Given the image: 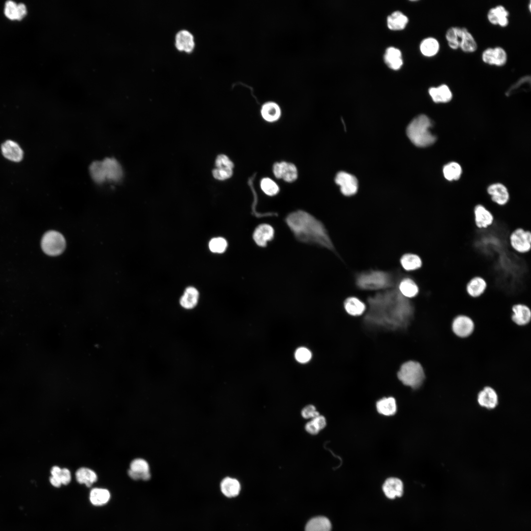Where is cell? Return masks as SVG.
Returning a JSON list of instances; mask_svg holds the SVG:
<instances>
[{
  "label": "cell",
  "instance_id": "cell-1",
  "mask_svg": "<svg viewBox=\"0 0 531 531\" xmlns=\"http://www.w3.org/2000/svg\"><path fill=\"white\" fill-rule=\"evenodd\" d=\"M367 302L369 310L365 316L366 321L389 329L405 327L413 314L412 302L400 293L397 284L369 296Z\"/></svg>",
  "mask_w": 531,
  "mask_h": 531
},
{
  "label": "cell",
  "instance_id": "cell-2",
  "mask_svg": "<svg viewBox=\"0 0 531 531\" xmlns=\"http://www.w3.org/2000/svg\"><path fill=\"white\" fill-rule=\"evenodd\" d=\"M285 222L299 241L335 251L324 225L310 213L301 210L293 212L287 215Z\"/></svg>",
  "mask_w": 531,
  "mask_h": 531
},
{
  "label": "cell",
  "instance_id": "cell-3",
  "mask_svg": "<svg viewBox=\"0 0 531 531\" xmlns=\"http://www.w3.org/2000/svg\"><path fill=\"white\" fill-rule=\"evenodd\" d=\"M402 276L399 272L369 269L357 273L355 284L360 290L382 291L394 287Z\"/></svg>",
  "mask_w": 531,
  "mask_h": 531
},
{
  "label": "cell",
  "instance_id": "cell-4",
  "mask_svg": "<svg viewBox=\"0 0 531 531\" xmlns=\"http://www.w3.org/2000/svg\"><path fill=\"white\" fill-rule=\"evenodd\" d=\"M432 121L425 115L413 118L407 128V135L410 141L418 147H426L434 144L436 137L430 131Z\"/></svg>",
  "mask_w": 531,
  "mask_h": 531
},
{
  "label": "cell",
  "instance_id": "cell-5",
  "mask_svg": "<svg viewBox=\"0 0 531 531\" xmlns=\"http://www.w3.org/2000/svg\"><path fill=\"white\" fill-rule=\"evenodd\" d=\"M397 377L404 385L413 389L420 387L425 378L421 364L413 360L407 361L401 366Z\"/></svg>",
  "mask_w": 531,
  "mask_h": 531
},
{
  "label": "cell",
  "instance_id": "cell-6",
  "mask_svg": "<svg viewBox=\"0 0 531 531\" xmlns=\"http://www.w3.org/2000/svg\"><path fill=\"white\" fill-rule=\"evenodd\" d=\"M510 249L515 254L523 256L531 252V232L522 227L512 230L508 236Z\"/></svg>",
  "mask_w": 531,
  "mask_h": 531
},
{
  "label": "cell",
  "instance_id": "cell-7",
  "mask_svg": "<svg viewBox=\"0 0 531 531\" xmlns=\"http://www.w3.org/2000/svg\"><path fill=\"white\" fill-rule=\"evenodd\" d=\"M66 240L59 232L51 230L43 236L41 246L43 252L51 256H57L62 254L66 248Z\"/></svg>",
  "mask_w": 531,
  "mask_h": 531
},
{
  "label": "cell",
  "instance_id": "cell-8",
  "mask_svg": "<svg viewBox=\"0 0 531 531\" xmlns=\"http://www.w3.org/2000/svg\"><path fill=\"white\" fill-rule=\"evenodd\" d=\"M473 223L478 230H485L491 227L495 222V214L484 205L478 204L472 209Z\"/></svg>",
  "mask_w": 531,
  "mask_h": 531
},
{
  "label": "cell",
  "instance_id": "cell-9",
  "mask_svg": "<svg viewBox=\"0 0 531 531\" xmlns=\"http://www.w3.org/2000/svg\"><path fill=\"white\" fill-rule=\"evenodd\" d=\"M481 59L488 65L502 67L507 62V54L502 47H488L483 51Z\"/></svg>",
  "mask_w": 531,
  "mask_h": 531
},
{
  "label": "cell",
  "instance_id": "cell-10",
  "mask_svg": "<svg viewBox=\"0 0 531 531\" xmlns=\"http://www.w3.org/2000/svg\"><path fill=\"white\" fill-rule=\"evenodd\" d=\"M335 181L340 186L341 193L346 196H353L357 191V180L354 176L349 173L339 172L336 176Z\"/></svg>",
  "mask_w": 531,
  "mask_h": 531
},
{
  "label": "cell",
  "instance_id": "cell-11",
  "mask_svg": "<svg viewBox=\"0 0 531 531\" xmlns=\"http://www.w3.org/2000/svg\"><path fill=\"white\" fill-rule=\"evenodd\" d=\"M452 330L453 333L460 338H466L471 335L474 328V324L472 320L466 315H459L456 317L452 323Z\"/></svg>",
  "mask_w": 531,
  "mask_h": 531
},
{
  "label": "cell",
  "instance_id": "cell-12",
  "mask_svg": "<svg viewBox=\"0 0 531 531\" xmlns=\"http://www.w3.org/2000/svg\"><path fill=\"white\" fill-rule=\"evenodd\" d=\"M488 287V283L486 279L477 275L472 276L467 281L465 291L470 297L477 298L485 294Z\"/></svg>",
  "mask_w": 531,
  "mask_h": 531
},
{
  "label": "cell",
  "instance_id": "cell-13",
  "mask_svg": "<svg viewBox=\"0 0 531 531\" xmlns=\"http://www.w3.org/2000/svg\"><path fill=\"white\" fill-rule=\"evenodd\" d=\"M106 180L117 182L123 177V171L121 165L115 158L107 157L102 160Z\"/></svg>",
  "mask_w": 531,
  "mask_h": 531
},
{
  "label": "cell",
  "instance_id": "cell-14",
  "mask_svg": "<svg viewBox=\"0 0 531 531\" xmlns=\"http://www.w3.org/2000/svg\"><path fill=\"white\" fill-rule=\"evenodd\" d=\"M273 172L277 178L289 182L295 181L297 177V169L291 163L284 161L275 163L273 166Z\"/></svg>",
  "mask_w": 531,
  "mask_h": 531
},
{
  "label": "cell",
  "instance_id": "cell-15",
  "mask_svg": "<svg viewBox=\"0 0 531 531\" xmlns=\"http://www.w3.org/2000/svg\"><path fill=\"white\" fill-rule=\"evenodd\" d=\"M175 46L179 51L187 54L192 53L195 47L193 34L186 30H179L175 35Z\"/></svg>",
  "mask_w": 531,
  "mask_h": 531
},
{
  "label": "cell",
  "instance_id": "cell-16",
  "mask_svg": "<svg viewBox=\"0 0 531 531\" xmlns=\"http://www.w3.org/2000/svg\"><path fill=\"white\" fill-rule=\"evenodd\" d=\"M128 473L134 480H148L151 476L148 463L141 458L135 459L131 462Z\"/></svg>",
  "mask_w": 531,
  "mask_h": 531
},
{
  "label": "cell",
  "instance_id": "cell-17",
  "mask_svg": "<svg viewBox=\"0 0 531 531\" xmlns=\"http://www.w3.org/2000/svg\"><path fill=\"white\" fill-rule=\"evenodd\" d=\"M509 11L504 6L498 5L488 10L487 18L492 25L505 28L509 24Z\"/></svg>",
  "mask_w": 531,
  "mask_h": 531
},
{
  "label": "cell",
  "instance_id": "cell-18",
  "mask_svg": "<svg viewBox=\"0 0 531 531\" xmlns=\"http://www.w3.org/2000/svg\"><path fill=\"white\" fill-rule=\"evenodd\" d=\"M487 192L493 202L499 206H504L510 199L508 189L503 184L497 183L490 185L487 188Z\"/></svg>",
  "mask_w": 531,
  "mask_h": 531
},
{
  "label": "cell",
  "instance_id": "cell-19",
  "mask_svg": "<svg viewBox=\"0 0 531 531\" xmlns=\"http://www.w3.org/2000/svg\"><path fill=\"white\" fill-rule=\"evenodd\" d=\"M400 293L407 298L416 296L419 293V288L416 281L411 276L403 275L397 283Z\"/></svg>",
  "mask_w": 531,
  "mask_h": 531
},
{
  "label": "cell",
  "instance_id": "cell-20",
  "mask_svg": "<svg viewBox=\"0 0 531 531\" xmlns=\"http://www.w3.org/2000/svg\"><path fill=\"white\" fill-rule=\"evenodd\" d=\"M274 234V229L271 226L267 224H262L255 229L253 238L258 246L265 247L267 242L272 239Z\"/></svg>",
  "mask_w": 531,
  "mask_h": 531
},
{
  "label": "cell",
  "instance_id": "cell-21",
  "mask_svg": "<svg viewBox=\"0 0 531 531\" xmlns=\"http://www.w3.org/2000/svg\"><path fill=\"white\" fill-rule=\"evenodd\" d=\"M428 92L432 100L436 103L450 102L453 97L452 92L449 86L445 84L429 88Z\"/></svg>",
  "mask_w": 531,
  "mask_h": 531
},
{
  "label": "cell",
  "instance_id": "cell-22",
  "mask_svg": "<svg viewBox=\"0 0 531 531\" xmlns=\"http://www.w3.org/2000/svg\"><path fill=\"white\" fill-rule=\"evenodd\" d=\"M512 320L517 325L524 326L531 321V310L527 305L523 303L515 304L512 306Z\"/></svg>",
  "mask_w": 531,
  "mask_h": 531
},
{
  "label": "cell",
  "instance_id": "cell-23",
  "mask_svg": "<svg viewBox=\"0 0 531 531\" xmlns=\"http://www.w3.org/2000/svg\"><path fill=\"white\" fill-rule=\"evenodd\" d=\"M385 495L389 499H393L401 497L403 493V484L402 481L396 477L387 479L383 486Z\"/></svg>",
  "mask_w": 531,
  "mask_h": 531
},
{
  "label": "cell",
  "instance_id": "cell-24",
  "mask_svg": "<svg viewBox=\"0 0 531 531\" xmlns=\"http://www.w3.org/2000/svg\"><path fill=\"white\" fill-rule=\"evenodd\" d=\"M402 268L408 271H413L422 268L423 262L421 257L418 254L408 253L403 254L400 259Z\"/></svg>",
  "mask_w": 531,
  "mask_h": 531
},
{
  "label": "cell",
  "instance_id": "cell-25",
  "mask_svg": "<svg viewBox=\"0 0 531 531\" xmlns=\"http://www.w3.org/2000/svg\"><path fill=\"white\" fill-rule=\"evenodd\" d=\"M477 400L480 406L488 409H493L498 404V395L493 388L486 386L478 393Z\"/></svg>",
  "mask_w": 531,
  "mask_h": 531
},
{
  "label": "cell",
  "instance_id": "cell-26",
  "mask_svg": "<svg viewBox=\"0 0 531 531\" xmlns=\"http://www.w3.org/2000/svg\"><path fill=\"white\" fill-rule=\"evenodd\" d=\"M1 151L7 159L18 162L22 160L23 152L20 146L15 142L8 140L1 146Z\"/></svg>",
  "mask_w": 531,
  "mask_h": 531
},
{
  "label": "cell",
  "instance_id": "cell-27",
  "mask_svg": "<svg viewBox=\"0 0 531 531\" xmlns=\"http://www.w3.org/2000/svg\"><path fill=\"white\" fill-rule=\"evenodd\" d=\"M241 487L239 482L236 479L230 477L224 478L220 483V490L222 493L228 498H233L237 496L240 491Z\"/></svg>",
  "mask_w": 531,
  "mask_h": 531
},
{
  "label": "cell",
  "instance_id": "cell-28",
  "mask_svg": "<svg viewBox=\"0 0 531 531\" xmlns=\"http://www.w3.org/2000/svg\"><path fill=\"white\" fill-rule=\"evenodd\" d=\"M199 293L193 287H188L185 290L179 299V303L183 308L190 310L194 308L197 304Z\"/></svg>",
  "mask_w": 531,
  "mask_h": 531
},
{
  "label": "cell",
  "instance_id": "cell-29",
  "mask_svg": "<svg viewBox=\"0 0 531 531\" xmlns=\"http://www.w3.org/2000/svg\"><path fill=\"white\" fill-rule=\"evenodd\" d=\"M344 307L347 313L353 316L363 314L366 309L365 303L355 296L347 297L344 302Z\"/></svg>",
  "mask_w": 531,
  "mask_h": 531
},
{
  "label": "cell",
  "instance_id": "cell-30",
  "mask_svg": "<svg viewBox=\"0 0 531 531\" xmlns=\"http://www.w3.org/2000/svg\"><path fill=\"white\" fill-rule=\"evenodd\" d=\"M459 49L466 53H472L476 51L477 44L472 34L465 27L462 28Z\"/></svg>",
  "mask_w": 531,
  "mask_h": 531
},
{
  "label": "cell",
  "instance_id": "cell-31",
  "mask_svg": "<svg viewBox=\"0 0 531 531\" xmlns=\"http://www.w3.org/2000/svg\"><path fill=\"white\" fill-rule=\"evenodd\" d=\"M384 60L387 65L393 70L399 69L403 64L401 51L392 47L386 49L384 56Z\"/></svg>",
  "mask_w": 531,
  "mask_h": 531
},
{
  "label": "cell",
  "instance_id": "cell-32",
  "mask_svg": "<svg viewBox=\"0 0 531 531\" xmlns=\"http://www.w3.org/2000/svg\"><path fill=\"white\" fill-rule=\"evenodd\" d=\"M261 113L265 120L268 122H274L279 118L281 109L275 102H267L262 106Z\"/></svg>",
  "mask_w": 531,
  "mask_h": 531
},
{
  "label": "cell",
  "instance_id": "cell-33",
  "mask_svg": "<svg viewBox=\"0 0 531 531\" xmlns=\"http://www.w3.org/2000/svg\"><path fill=\"white\" fill-rule=\"evenodd\" d=\"M440 45L438 40L433 37L424 39L420 44V50L423 55L427 57L436 56L440 51Z\"/></svg>",
  "mask_w": 531,
  "mask_h": 531
},
{
  "label": "cell",
  "instance_id": "cell-34",
  "mask_svg": "<svg viewBox=\"0 0 531 531\" xmlns=\"http://www.w3.org/2000/svg\"><path fill=\"white\" fill-rule=\"evenodd\" d=\"M331 524L325 517L318 516L311 519L307 523L305 531H331Z\"/></svg>",
  "mask_w": 531,
  "mask_h": 531
},
{
  "label": "cell",
  "instance_id": "cell-35",
  "mask_svg": "<svg viewBox=\"0 0 531 531\" xmlns=\"http://www.w3.org/2000/svg\"><path fill=\"white\" fill-rule=\"evenodd\" d=\"M408 22V18L400 11H395L387 19L388 28L391 30H401L405 28Z\"/></svg>",
  "mask_w": 531,
  "mask_h": 531
},
{
  "label": "cell",
  "instance_id": "cell-36",
  "mask_svg": "<svg viewBox=\"0 0 531 531\" xmlns=\"http://www.w3.org/2000/svg\"><path fill=\"white\" fill-rule=\"evenodd\" d=\"M376 407L380 413L386 416L393 415L397 410L396 401L391 397L379 400L377 402Z\"/></svg>",
  "mask_w": 531,
  "mask_h": 531
},
{
  "label": "cell",
  "instance_id": "cell-37",
  "mask_svg": "<svg viewBox=\"0 0 531 531\" xmlns=\"http://www.w3.org/2000/svg\"><path fill=\"white\" fill-rule=\"evenodd\" d=\"M462 28L452 27L447 29L445 37L448 47L453 50L459 49Z\"/></svg>",
  "mask_w": 531,
  "mask_h": 531
},
{
  "label": "cell",
  "instance_id": "cell-38",
  "mask_svg": "<svg viewBox=\"0 0 531 531\" xmlns=\"http://www.w3.org/2000/svg\"><path fill=\"white\" fill-rule=\"evenodd\" d=\"M76 478L79 483L85 484L87 487H90L97 479L96 473L87 468L79 469L76 472Z\"/></svg>",
  "mask_w": 531,
  "mask_h": 531
},
{
  "label": "cell",
  "instance_id": "cell-39",
  "mask_svg": "<svg viewBox=\"0 0 531 531\" xmlns=\"http://www.w3.org/2000/svg\"><path fill=\"white\" fill-rule=\"evenodd\" d=\"M110 493L105 489L95 488L92 489L89 495V499L91 503L96 506L106 504L110 500Z\"/></svg>",
  "mask_w": 531,
  "mask_h": 531
},
{
  "label": "cell",
  "instance_id": "cell-40",
  "mask_svg": "<svg viewBox=\"0 0 531 531\" xmlns=\"http://www.w3.org/2000/svg\"><path fill=\"white\" fill-rule=\"evenodd\" d=\"M89 172L90 177L96 183L100 184L106 181L102 161L92 162L89 166Z\"/></svg>",
  "mask_w": 531,
  "mask_h": 531
},
{
  "label": "cell",
  "instance_id": "cell-41",
  "mask_svg": "<svg viewBox=\"0 0 531 531\" xmlns=\"http://www.w3.org/2000/svg\"><path fill=\"white\" fill-rule=\"evenodd\" d=\"M445 178L452 181L458 179L462 174V168L455 162H451L445 165L442 169Z\"/></svg>",
  "mask_w": 531,
  "mask_h": 531
},
{
  "label": "cell",
  "instance_id": "cell-42",
  "mask_svg": "<svg viewBox=\"0 0 531 531\" xmlns=\"http://www.w3.org/2000/svg\"><path fill=\"white\" fill-rule=\"evenodd\" d=\"M531 80L530 75H526L521 77L508 88L505 92V95L509 96L519 90H527L528 88H530L531 86Z\"/></svg>",
  "mask_w": 531,
  "mask_h": 531
},
{
  "label": "cell",
  "instance_id": "cell-43",
  "mask_svg": "<svg viewBox=\"0 0 531 531\" xmlns=\"http://www.w3.org/2000/svg\"><path fill=\"white\" fill-rule=\"evenodd\" d=\"M261 187L263 192L268 196L275 195L279 191V188L277 184L273 180L268 177L264 178L262 179Z\"/></svg>",
  "mask_w": 531,
  "mask_h": 531
},
{
  "label": "cell",
  "instance_id": "cell-44",
  "mask_svg": "<svg viewBox=\"0 0 531 531\" xmlns=\"http://www.w3.org/2000/svg\"><path fill=\"white\" fill-rule=\"evenodd\" d=\"M228 246L226 240L221 237L212 238L208 244L210 250L215 253H222L226 250Z\"/></svg>",
  "mask_w": 531,
  "mask_h": 531
},
{
  "label": "cell",
  "instance_id": "cell-45",
  "mask_svg": "<svg viewBox=\"0 0 531 531\" xmlns=\"http://www.w3.org/2000/svg\"><path fill=\"white\" fill-rule=\"evenodd\" d=\"M17 4L13 1H7L5 4L4 12L5 16L9 19L15 20L17 19Z\"/></svg>",
  "mask_w": 531,
  "mask_h": 531
},
{
  "label": "cell",
  "instance_id": "cell-46",
  "mask_svg": "<svg viewBox=\"0 0 531 531\" xmlns=\"http://www.w3.org/2000/svg\"><path fill=\"white\" fill-rule=\"evenodd\" d=\"M215 165L216 168H224L233 169L234 164L230 158L225 154L218 155L215 161Z\"/></svg>",
  "mask_w": 531,
  "mask_h": 531
},
{
  "label": "cell",
  "instance_id": "cell-47",
  "mask_svg": "<svg viewBox=\"0 0 531 531\" xmlns=\"http://www.w3.org/2000/svg\"><path fill=\"white\" fill-rule=\"evenodd\" d=\"M296 360L300 363H306L309 361L312 356L311 352L307 348L300 347L298 348L295 354Z\"/></svg>",
  "mask_w": 531,
  "mask_h": 531
},
{
  "label": "cell",
  "instance_id": "cell-48",
  "mask_svg": "<svg viewBox=\"0 0 531 531\" xmlns=\"http://www.w3.org/2000/svg\"><path fill=\"white\" fill-rule=\"evenodd\" d=\"M232 175L233 169L215 168L212 170L213 177L220 180L227 179L231 177Z\"/></svg>",
  "mask_w": 531,
  "mask_h": 531
},
{
  "label": "cell",
  "instance_id": "cell-49",
  "mask_svg": "<svg viewBox=\"0 0 531 531\" xmlns=\"http://www.w3.org/2000/svg\"><path fill=\"white\" fill-rule=\"evenodd\" d=\"M302 416L306 419L314 418L319 415V413L316 410L315 407L312 405L305 406L301 411Z\"/></svg>",
  "mask_w": 531,
  "mask_h": 531
},
{
  "label": "cell",
  "instance_id": "cell-50",
  "mask_svg": "<svg viewBox=\"0 0 531 531\" xmlns=\"http://www.w3.org/2000/svg\"><path fill=\"white\" fill-rule=\"evenodd\" d=\"M62 484L67 485L71 481V473L69 470L66 468L61 469V472L59 476Z\"/></svg>",
  "mask_w": 531,
  "mask_h": 531
},
{
  "label": "cell",
  "instance_id": "cell-51",
  "mask_svg": "<svg viewBox=\"0 0 531 531\" xmlns=\"http://www.w3.org/2000/svg\"><path fill=\"white\" fill-rule=\"evenodd\" d=\"M305 428L308 433L312 435H316L320 431L316 424L312 419L306 424Z\"/></svg>",
  "mask_w": 531,
  "mask_h": 531
},
{
  "label": "cell",
  "instance_id": "cell-52",
  "mask_svg": "<svg viewBox=\"0 0 531 531\" xmlns=\"http://www.w3.org/2000/svg\"><path fill=\"white\" fill-rule=\"evenodd\" d=\"M27 14V8L23 3L17 4V20H21Z\"/></svg>",
  "mask_w": 531,
  "mask_h": 531
},
{
  "label": "cell",
  "instance_id": "cell-53",
  "mask_svg": "<svg viewBox=\"0 0 531 531\" xmlns=\"http://www.w3.org/2000/svg\"><path fill=\"white\" fill-rule=\"evenodd\" d=\"M312 419L315 422L320 430L324 429L326 425V419L323 415H319Z\"/></svg>",
  "mask_w": 531,
  "mask_h": 531
},
{
  "label": "cell",
  "instance_id": "cell-54",
  "mask_svg": "<svg viewBox=\"0 0 531 531\" xmlns=\"http://www.w3.org/2000/svg\"><path fill=\"white\" fill-rule=\"evenodd\" d=\"M50 481L52 485L56 487H59L62 484L59 477L52 476L50 478Z\"/></svg>",
  "mask_w": 531,
  "mask_h": 531
},
{
  "label": "cell",
  "instance_id": "cell-55",
  "mask_svg": "<svg viewBox=\"0 0 531 531\" xmlns=\"http://www.w3.org/2000/svg\"><path fill=\"white\" fill-rule=\"evenodd\" d=\"M61 469H60L59 467L58 466L53 467L52 468V470H51V471L52 476H57V477H59V474H60V473L61 472Z\"/></svg>",
  "mask_w": 531,
  "mask_h": 531
},
{
  "label": "cell",
  "instance_id": "cell-56",
  "mask_svg": "<svg viewBox=\"0 0 531 531\" xmlns=\"http://www.w3.org/2000/svg\"><path fill=\"white\" fill-rule=\"evenodd\" d=\"M531 2L530 1V2H529V11H531Z\"/></svg>",
  "mask_w": 531,
  "mask_h": 531
},
{
  "label": "cell",
  "instance_id": "cell-57",
  "mask_svg": "<svg viewBox=\"0 0 531 531\" xmlns=\"http://www.w3.org/2000/svg\"><path fill=\"white\" fill-rule=\"evenodd\" d=\"M511 221H512V222H513V221H512V220H512V219H511ZM515 222H516V221H515ZM516 223H517V222H516ZM518 226H519V225H518Z\"/></svg>",
  "mask_w": 531,
  "mask_h": 531
}]
</instances>
